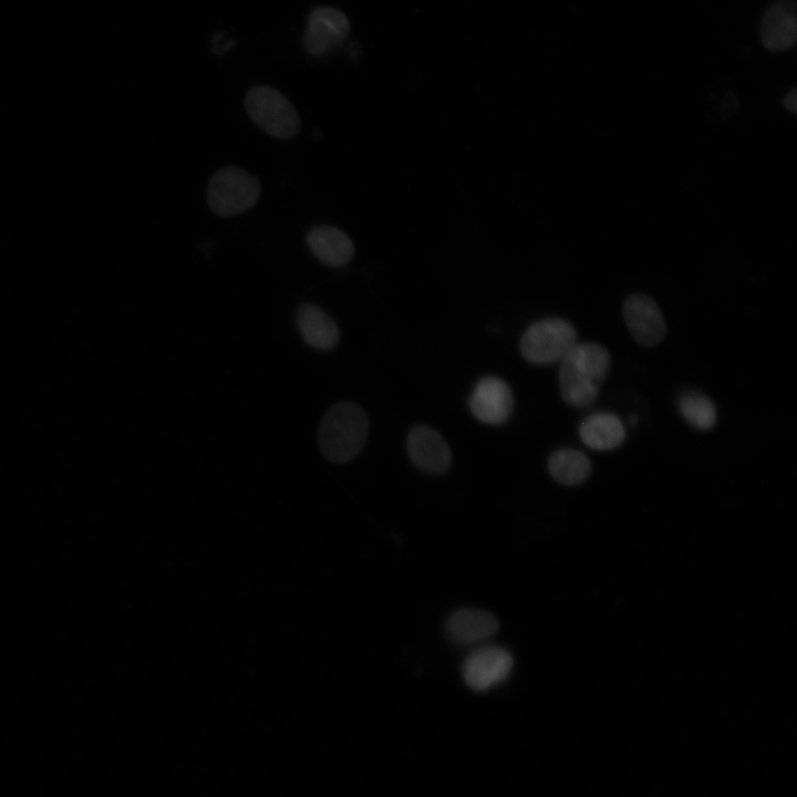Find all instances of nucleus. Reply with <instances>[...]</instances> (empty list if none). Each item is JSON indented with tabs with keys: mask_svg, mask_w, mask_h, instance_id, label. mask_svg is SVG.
<instances>
[{
	"mask_svg": "<svg viewBox=\"0 0 797 797\" xmlns=\"http://www.w3.org/2000/svg\"><path fill=\"white\" fill-rule=\"evenodd\" d=\"M407 452L416 467L429 473H445L452 464V453L445 439L426 425L414 426L407 435Z\"/></svg>",
	"mask_w": 797,
	"mask_h": 797,
	"instance_id": "obj_11",
	"label": "nucleus"
},
{
	"mask_svg": "<svg viewBox=\"0 0 797 797\" xmlns=\"http://www.w3.org/2000/svg\"><path fill=\"white\" fill-rule=\"evenodd\" d=\"M350 31L346 15L338 9L320 7L308 18L303 46L312 55L321 56L344 41Z\"/></svg>",
	"mask_w": 797,
	"mask_h": 797,
	"instance_id": "obj_9",
	"label": "nucleus"
},
{
	"mask_svg": "<svg viewBox=\"0 0 797 797\" xmlns=\"http://www.w3.org/2000/svg\"><path fill=\"white\" fill-rule=\"evenodd\" d=\"M679 407L683 418L697 429L706 431L716 424L715 405L703 394L684 393L679 400Z\"/></svg>",
	"mask_w": 797,
	"mask_h": 797,
	"instance_id": "obj_17",
	"label": "nucleus"
},
{
	"mask_svg": "<svg viewBox=\"0 0 797 797\" xmlns=\"http://www.w3.org/2000/svg\"><path fill=\"white\" fill-rule=\"evenodd\" d=\"M306 242L312 255L330 267H343L354 256V245L350 237L333 226L311 228L306 236Z\"/></svg>",
	"mask_w": 797,
	"mask_h": 797,
	"instance_id": "obj_13",
	"label": "nucleus"
},
{
	"mask_svg": "<svg viewBox=\"0 0 797 797\" xmlns=\"http://www.w3.org/2000/svg\"><path fill=\"white\" fill-rule=\"evenodd\" d=\"M245 108L250 120L272 137L288 139L301 128V118L296 107L271 86L251 87L245 96Z\"/></svg>",
	"mask_w": 797,
	"mask_h": 797,
	"instance_id": "obj_4",
	"label": "nucleus"
},
{
	"mask_svg": "<svg viewBox=\"0 0 797 797\" xmlns=\"http://www.w3.org/2000/svg\"><path fill=\"white\" fill-rule=\"evenodd\" d=\"M763 46L773 53L791 49L797 40V14L794 0H775L765 10L759 28Z\"/></svg>",
	"mask_w": 797,
	"mask_h": 797,
	"instance_id": "obj_10",
	"label": "nucleus"
},
{
	"mask_svg": "<svg viewBox=\"0 0 797 797\" xmlns=\"http://www.w3.org/2000/svg\"><path fill=\"white\" fill-rule=\"evenodd\" d=\"M577 344V331L567 320L546 318L532 323L522 334L520 351L532 364L561 361Z\"/></svg>",
	"mask_w": 797,
	"mask_h": 797,
	"instance_id": "obj_5",
	"label": "nucleus"
},
{
	"mask_svg": "<svg viewBox=\"0 0 797 797\" xmlns=\"http://www.w3.org/2000/svg\"><path fill=\"white\" fill-rule=\"evenodd\" d=\"M514 667L511 653L499 645H483L464 660L462 675L466 685L486 692L505 682Z\"/></svg>",
	"mask_w": 797,
	"mask_h": 797,
	"instance_id": "obj_6",
	"label": "nucleus"
},
{
	"mask_svg": "<svg viewBox=\"0 0 797 797\" xmlns=\"http://www.w3.org/2000/svg\"><path fill=\"white\" fill-rule=\"evenodd\" d=\"M611 369L609 350L596 342L577 343L561 360L559 391L571 407L590 406Z\"/></svg>",
	"mask_w": 797,
	"mask_h": 797,
	"instance_id": "obj_1",
	"label": "nucleus"
},
{
	"mask_svg": "<svg viewBox=\"0 0 797 797\" xmlns=\"http://www.w3.org/2000/svg\"><path fill=\"white\" fill-rule=\"evenodd\" d=\"M445 634L458 645L482 643L498 632L497 618L485 610L463 608L453 612L445 622Z\"/></svg>",
	"mask_w": 797,
	"mask_h": 797,
	"instance_id": "obj_12",
	"label": "nucleus"
},
{
	"mask_svg": "<svg viewBox=\"0 0 797 797\" xmlns=\"http://www.w3.org/2000/svg\"><path fill=\"white\" fill-rule=\"evenodd\" d=\"M469 410L482 423L504 424L511 415L514 396L509 385L497 376H485L469 396Z\"/></svg>",
	"mask_w": 797,
	"mask_h": 797,
	"instance_id": "obj_8",
	"label": "nucleus"
},
{
	"mask_svg": "<svg viewBox=\"0 0 797 797\" xmlns=\"http://www.w3.org/2000/svg\"><path fill=\"white\" fill-rule=\"evenodd\" d=\"M784 106L787 111L791 112L793 114L796 113L797 110V92L796 90H791L788 92L784 97Z\"/></svg>",
	"mask_w": 797,
	"mask_h": 797,
	"instance_id": "obj_18",
	"label": "nucleus"
},
{
	"mask_svg": "<svg viewBox=\"0 0 797 797\" xmlns=\"http://www.w3.org/2000/svg\"><path fill=\"white\" fill-rule=\"evenodd\" d=\"M259 179L242 168L225 166L209 179L206 199L218 216L232 217L252 208L260 196Z\"/></svg>",
	"mask_w": 797,
	"mask_h": 797,
	"instance_id": "obj_3",
	"label": "nucleus"
},
{
	"mask_svg": "<svg viewBox=\"0 0 797 797\" xmlns=\"http://www.w3.org/2000/svg\"><path fill=\"white\" fill-rule=\"evenodd\" d=\"M297 325L303 340L318 350H330L339 341V328L334 320L319 307L304 303L297 312Z\"/></svg>",
	"mask_w": 797,
	"mask_h": 797,
	"instance_id": "obj_14",
	"label": "nucleus"
},
{
	"mask_svg": "<svg viewBox=\"0 0 797 797\" xmlns=\"http://www.w3.org/2000/svg\"><path fill=\"white\" fill-rule=\"evenodd\" d=\"M369 433L363 408L353 402H339L323 415L319 426V447L330 462H350L362 451Z\"/></svg>",
	"mask_w": 797,
	"mask_h": 797,
	"instance_id": "obj_2",
	"label": "nucleus"
},
{
	"mask_svg": "<svg viewBox=\"0 0 797 797\" xmlns=\"http://www.w3.org/2000/svg\"><path fill=\"white\" fill-rule=\"evenodd\" d=\"M551 477L561 485L576 486L584 483L591 475L589 458L582 452L572 448L555 451L548 458Z\"/></svg>",
	"mask_w": 797,
	"mask_h": 797,
	"instance_id": "obj_16",
	"label": "nucleus"
},
{
	"mask_svg": "<svg viewBox=\"0 0 797 797\" xmlns=\"http://www.w3.org/2000/svg\"><path fill=\"white\" fill-rule=\"evenodd\" d=\"M579 436L589 448L609 451L620 446L625 431L620 418L607 412L589 415L579 427Z\"/></svg>",
	"mask_w": 797,
	"mask_h": 797,
	"instance_id": "obj_15",
	"label": "nucleus"
},
{
	"mask_svg": "<svg viewBox=\"0 0 797 797\" xmlns=\"http://www.w3.org/2000/svg\"><path fill=\"white\" fill-rule=\"evenodd\" d=\"M623 320L633 339L642 346L658 345L666 334V324L658 303L648 294L634 292L622 304Z\"/></svg>",
	"mask_w": 797,
	"mask_h": 797,
	"instance_id": "obj_7",
	"label": "nucleus"
}]
</instances>
